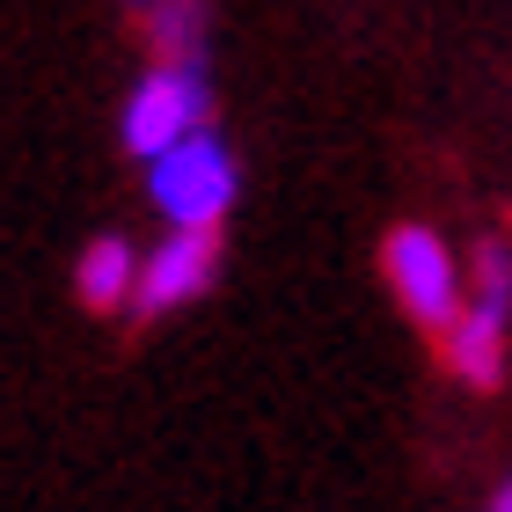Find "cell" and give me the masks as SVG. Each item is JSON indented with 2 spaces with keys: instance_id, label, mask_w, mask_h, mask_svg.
I'll return each mask as SVG.
<instances>
[{
  "instance_id": "obj_1",
  "label": "cell",
  "mask_w": 512,
  "mask_h": 512,
  "mask_svg": "<svg viewBox=\"0 0 512 512\" xmlns=\"http://www.w3.org/2000/svg\"><path fill=\"white\" fill-rule=\"evenodd\" d=\"M381 271H388V293L425 337H447L454 315H461V271H454V249L439 242V227L425 220H403L381 235Z\"/></svg>"
},
{
  "instance_id": "obj_2",
  "label": "cell",
  "mask_w": 512,
  "mask_h": 512,
  "mask_svg": "<svg viewBox=\"0 0 512 512\" xmlns=\"http://www.w3.org/2000/svg\"><path fill=\"white\" fill-rule=\"evenodd\" d=\"M235 183H242V169H235V154L213 139V125L191 132V139H176L169 154L147 161V191H154V205H161L169 227H213V220H227Z\"/></svg>"
},
{
  "instance_id": "obj_3",
  "label": "cell",
  "mask_w": 512,
  "mask_h": 512,
  "mask_svg": "<svg viewBox=\"0 0 512 512\" xmlns=\"http://www.w3.org/2000/svg\"><path fill=\"white\" fill-rule=\"evenodd\" d=\"M205 125H213V81L191 74V66H147V74L132 81L125 110H118V139L139 161L169 154L176 139H191Z\"/></svg>"
},
{
  "instance_id": "obj_4",
  "label": "cell",
  "mask_w": 512,
  "mask_h": 512,
  "mask_svg": "<svg viewBox=\"0 0 512 512\" xmlns=\"http://www.w3.org/2000/svg\"><path fill=\"white\" fill-rule=\"evenodd\" d=\"M220 220L213 227H169V242H161L154 256H139V286H132V315L139 322H161L176 308H191V300H205L220 286Z\"/></svg>"
},
{
  "instance_id": "obj_5",
  "label": "cell",
  "mask_w": 512,
  "mask_h": 512,
  "mask_svg": "<svg viewBox=\"0 0 512 512\" xmlns=\"http://www.w3.org/2000/svg\"><path fill=\"white\" fill-rule=\"evenodd\" d=\"M505 330H512V315H491V308H461L454 315V330L439 337V359H447V374L461 388H476V395H491L505 381Z\"/></svg>"
},
{
  "instance_id": "obj_6",
  "label": "cell",
  "mask_w": 512,
  "mask_h": 512,
  "mask_svg": "<svg viewBox=\"0 0 512 512\" xmlns=\"http://www.w3.org/2000/svg\"><path fill=\"white\" fill-rule=\"evenodd\" d=\"M139 30H147V66H191V74L213 66V0H154Z\"/></svg>"
},
{
  "instance_id": "obj_7",
  "label": "cell",
  "mask_w": 512,
  "mask_h": 512,
  "mask_svg": "<svg viewBox=\"0 0 512 512\" xmlns=\"http://www.w3.org/2000/svg\"><path fill=\"white\" fill-rule=\"evenodd\" d=\"M132 286H139V249L125 235H96L74 256V300L88 315H118L132 308Z\"/></svg>"
},
{
  "instance_id": "obj_8",
  "label": "cell",
  "mask_w": 512,
  "mask_h": 512,
  "mask_svg": "<svg viewBox=\"0 0 512 512\" xmlns=\"http://www.w3.org/2000/svg\"><path fill=\"white\" fill-rule=\"evenodd\" d=\"M469 300L491 315H512V242L505 235H483L469 256Z\"/></svg>"
},
{
  "instance_id": "obj_9",
  "label": "cell",
  "mask_w": 512,
  "mask_h": 512,
  "mask_svg": "<svg viewBox=\"0 0 512 512\" xmlns=\"http://www.w3.org/2000/svg\"><path fill=\"white\" fill-rule=\"evenodd\" d=\"M483 512H512V476H505L498 491H491V505H483Z\"/></svg>"
},
{
  "instance_id": "obj_10",
  "label": "cell",
  "mask_w": 512,
  "mask_h": 512,
  "mask_svg": "<svg viewBox=\"0 0 512 512\" xmlns=\"http://www.w3.org/2000/svg\"><path fill=\"white\" fill-rule=\"evenodd\" d=\"M125 8H154V0H125Z\"/></svg>"
}]
</instances>
